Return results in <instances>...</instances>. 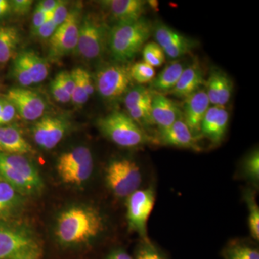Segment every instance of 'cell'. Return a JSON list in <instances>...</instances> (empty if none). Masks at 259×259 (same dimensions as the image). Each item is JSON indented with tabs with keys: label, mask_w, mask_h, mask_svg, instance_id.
<instances>
[{
	"label": "cell",
	"mask_w": 259,
	"mask_h": 259,
	"mask_svg": "<svg viewBox=\"0 0 259 259\" xmlns=\"http://www.w3.org/2000/svg\"><path fill=\"white\" fill-rule=\"evenodd\" d=\"M105 230V221L96 209L87 206L69 207L56 222V236L61 244L74 245L96 239Z\"/></svg>",
	"instance_id": "cell-1"
},
{
	"label": "cell",
	"mask_w": 259,
	"mask_h": 259,
	"mask_svg": "<svg viewBox=\"0 0 259 259\" xmlns=\"http://www.w3.org/2000/svg\"><path fill=\"white\" fill-rule=\"evenodd\" d=\"M42 245L25 223L0 221V259H38Z\"/></svg>",
	"instance_id": "cell-2"
},
{
	"label": "cell",
	"mask_w": 259,
	"mask_h": 259,
	"mask_svg": "<svg viewBox=\"0 0 259 259\" xmlns=\"http://www.w3.org/2000/svg\"><path fill=\"white\" fill-rule=\"evenodd\" d=\"M153 34V25L144 18L131 23H117L109 32L108 47L115 61L132 59Z\"/></svg>",
	"instance_id": "cell-3"
},
{
	"label": "cell",
	"mask_w": 259,
	"mask_h": 259,
	"mask_svg": "<svg viewBox=\"0 0 259 259\" xmlns=\"http://www.w3.org/2000/svg\"><path fill=\"white\" fill-rule=\"evenodd\" d=\"M97 125L103 136L121 147L136 148L158 144L157 138L150 136L123 112H114L100 117Z\"/></svg>",
	"instance_id": "cell-4"
},
{
	"label": "cell",
	"mask_w": 259,
	"mask_h": 259,
	"mask_svg": "<svg viewBox=\"0 0 259 259\" xmlns=\"http://www.w3.org/2000/svg\"><path fill=\"white\" fill-rule=\"evenodd\" d=\"M142 180L141 168L132 158L112 159L105 169V180L107 188L119 199H126L139 190Z\"/></svg>",
	"instance_id": "cell-5"
},
{
	"label": "cell",
	"mask_w": 259,
	"mask_h": 259,
	"mask_svg": "<svg viewBox=\"0 0 259 259\" xmlns=\"http://www.w3.org/2000/svg\"><path fill=\"white\" fill-rule=\"evenodd\" d=\"M56 171L66 185H81L88 182L94 171V160L90 148L78 146L59 156Z\"/></svg>",
	"instance_id": "cell-6"
},
{
	"label": "cell",
	"mask_w": 259,
	"mask_h": 259,
	"mask_svg": "<svg viewBox=\"0 0 259 259\" xmlns=\"http://www.w3.org/2000/svg\"><path fill=\"white\" fill-rule=\"evenodd\" d=\"M109 32L106 24L96 14H88L80 23L77 49L87 60L101 58L108 45Z\"/></svg>",
	"instance_id": "cell-7"
},
{
	"label": "cell",
	"mask_w": 259,
	"mask_h": 259,
	"mask_svg": "<svg viewBox=\"0 0 259 259\" xmlns=\"http://www.w3.org/2000/svg\"><path fill=\"white\" fill-rule=\"evenodd\" d=\"M125 199L129 231L138 233L143 241H149L147 224L156 200L154 187L151 186L144 190H138Z\"/></svg>",
	"instance_id": "cell-8"
},
{
	"label": "cell",
	"mask_w": 259,
	"mask_h": 259,
	"mask_svg": "<svg viewBox=\"0 0 259 259\" xmlns=\"http://www.w3.org/2000/svg\"><path fill=\"white\" fill-rule=\"evenodd\" d=\"M95 83L97 91L104 99L119 98L127 93L132 86L130 67L120 64L102 66L97 71Z\"/></svg>",
	"instance_id": "cell-9"
},
{
	"label": "cell",
	"mask_w": 259,
	"mask_h": 259,
	"mask_svg": "<svg viewBox=\"0 0 259 259\" xmlns=\"http://www.w3.org/2000/svg\"><path fill=\"white\" fill-rule=\"evenodd\" d=\"M80 12L71 10L64 23L58 27L49 39V58L57 61L74 51L77 47L80 26Z\"/></svg>",
	"instance_id": "cell-10"
},
{
	"label": "cell",
	"mask_w": 259,
	"mask_h": 259,
	"mask_svg": "<svg viewBox=\"0 0 259 259\" xmlns=\"http://www.w3.org/2000/svg\"><path fill=\"white\" fill-rule=\"evenodd\" d=\"M153 34L168 59H180L190 53L196 45L193 40L165 23H157L153 25Z\"/></svg>",
	"instance_id": "cell-11"
},
{
	"label": "cell",
	"mask_w": 259,
	"mask_h": 259,
	"mask_svg": "<svg viewBox=\"0 0 259 259\" xmlns=\"http://www.w3.org/2000/svg\"><path fill=\"white\" fill-rule=\"evenodd\" d=\"M69 128V123L66 119L56 116H44L32 127V138L42 149L51 150L64 139Z\"/></svg>",
	"instance_id": "cell-12"
},
{
	"label": "cell",
	"mask_w": 259,
	"mask_h": 259,
	"mask_svg": "<svg viewBox=\"0 0 259 259\" xmlns=\"http://www.w3.org/2000/svg\"><path fill=\"white\" fill-rule=\"evenodd\" d=\"M5 99L11 102L22 118L28 121L39 120L44 115L47 104L38 93L26 88H13Z\"/></svg>",
	"instance_id": "cell-13"
},
{
	"label": "cell",
	"mask_w": 259,
	"mask_h": 259,
	"mask_svg": "<svg viewBox=\"0 0 259 259\" xmlns=\"http://www.w3.org/2000/svg\"><path fill=\"white\" fill-rule=\"evenodd\" d=\"M209 101L205 90H199L185 98L182 117L192 134L200 137L201 124L209 107Z\"/></svg>",
	"instance_id": "cell-14"
},
{
	"label": "cell",
	"mask_w": 259,
	"mask_h": 259,
	"mask_svg": "<svg viewBox=\"0 0 259 259\" xmlns=\"http://www.w3.org/2000/svg\"><path fill=\"white\" fill-rule=\"evenodd\" d=\"M157 140L158 144L164 146L187 148L194 151L202 150L199 144V137L192 134L182 117L171 127L158 133Z\"/></svg>",
	"instance_id": "cell-15"
},
{
	"label": "cell",
	"mask_w": 259,
	"mask_h": 259,
	"mask_svg": "<svg viewBox=\"0 0 259 259\" xmlns=\"http://www.w3.org/2000/svg\"><path fill=\"white\" fill-rule=\"evenodd\" d=\"M229 120V112L225 107H209L201 124V136L214 145L221 144L226 136Z\"/></svg>",
	"instance_id": "cell-16"
},
{
	"label": "cell",
	"mask_w": 259,
	"mask_h": 259,
	"mask_svg": "<svg viewBox=\"0 0 259 259\" xmlns=\"http://www.w3.org/2000/svg\"><path fill=\"white\" fill-rule=\"evenodd\" d=\"M151 114L153 125L158 127V133L171 127L181 117L180 106L166 95L153 93L151 105Z\"/></svg>",
	"instance_id": "cell-17"
},
{
	"label": "cell",
	"mask_w": 259,
	"mask_h": 259,
	"mask_svg": "<svg viewBox=\"0 0 259 259\" xmlns=\"http://www.w3.org/2000/svg\"><path fill=\"white\" fill-rule=\"evenodd\" d=\"M0 160L20 174L31 186L35 194L40 193L44 187V181L36 166L24 155L10 154L0 151Z\"/></svg>",
	"instance_id": "cell-18"
},
{
	"label": "cell",
	"mask_w": 259,
	"mask_h": 259,
	"mask_svg": "<svg viewBox=\"0 0 259 259\" xmlns=\"http://www.w3.org/2000/svg\"><path fill=\"white\" fill-rule=\"evenodd\" d=\"M102 4L117 23H131L142 18L147 2L143 0H107Z\"/></svg>",
	"instance_id": "cell-19"
},
{
	"label": "cell",
	"mask_w": 259,
	"mask_h": 259,
	"mask_svg": "<svg viewBox=\"0 0 259 259\" xmlns=\"http://www.w3.org/2000/svg\"><path fill=\"white\" fill-rule=\"evenodd\" d=\"M204 83L203 70L198 61H195L185 68L176 86L166 95L186 98L199 90Z\"/></svg>",
	"instance_id": "cell-20"
},
{
	"label": "cell",
	"mask_w": 259,
	"mask_h": 259,
	"mask_svg": "<svg viewBox=\"0 0 259 259\" xmlns=\"http://www.w3.org/2000/svg\"><path fill=\"white\" fill-rule=\"evenodd\" d=\"M25 199L11 185L0 181V221H13L23 210Z\"/></svg>",
	"instance_id": "cell-21"
},
{
	"label": "cell",
	"mask_w": 259,
	"mask_h": 259,
	"mask_svg": "<svg viewBox=\"0 0 259 259\" xmlns=\"http://www.w3.org/2000/svg\"><path fill=\"white\" fill-rule=\"evenodd\" d=\"M0 151L10 154L33 153L31 145L18 127L13 125L0 126Z\"/></svg>",
	"instance_id": "cell-22"
},
{
	"label": "cell",
	"mask_w": 259,
	"mask_h": 259,
	"mask_svg": "<svg viewBox=\"0 0 259 259\" xmlns=\"http://www.w3.org/2000/svg\"><path fill=\"white\" fill-rule=\"evenodd\" d=\"M186 67L183 61H174L168 63L159 74L149 83L150 90L153 93L166 95L176 86Z\"/></svg>",
	"instance_id": "cell-23"
},
{
	"label": "cell",
	"mask_w": 259,
	"mask_h": 259,
	"mask_svg": "<svg viewBox=\"0 0 259 259\" xmlns=\"http://www.w3.org/2000/svg\"><path fill=\"white\" fill-rule=\"evenodd\" d=\"M31 76L33 83L42 82L49 74V65L45 59L33 50L21 51L17 56Z\"/></svg>",
	"instance_id": "cell-24"
},
{
	"label": "cell",
	"mask_w": 259,
	"mask_h": 259,
	"mask_svg": "<svg viewBox=\"0 0 259 259\" xmlns=\"http://www.w3.org/2000/svg\"><path fill=\"white\" fill-rule=\"evenodd\" d=\"M20 41L18 29L11 25H0V64L8 62L14 56Z\"/></svg>",
	"instance_id": "cell-25"
},
{
	"label": "cell",
	"mask_w": 259,
	"mask_h": 259,
	"mask_svg": "<svg viewBox=\"0 0 259 259\" xmlns=\"http://www.w3.org/2000/svg\"><path fill=\"white\" fill-rule=\"evenodd\" d=\"M240 177L248 181L255 187L259 184V151L258 148L253 151L245 156L240 166Z\"/></svg>",
	"instance_id": "cell-26"
},
{
	"label": "cell",
	"mask_w": 259,
	"mask_h": 259,
	"mask_svg": "<svg viewBox=\"0 0 259 259\" xmlns=\"http://www.w3.org/2000/svg\"><path fill=\"white\" fill-rule=\"evenodd\" d=\"M225 259H259L258 249L239 241H232L223 251Z\"/></svg>",
	"instance_id": "cell-27"
},
{
	"label": "cell",
	"mask_w": 259,
	"mask_h": 259,
	"mask_svg": "<svg viewBox=\"0 0 259 259\" xmlns=\"http://www.w3.org/2000/svg\"><path fill=\"white\" fill-rule=\"evenodd\" d=\"M255 192L252 189H246L243 192V199L248 210V224L250 236L255 240H259V207L255 199Z\"/></svg>",
	"instance_id": "cell-28"
},
{
	"label": "cell",
	"mask_w": 259,
	"mask_h": 259,
	"mask_svg": "<svg viewBox=\"0 0 259 259\" xmlns=\"http://www.w3.org/2000/svg\"><path fill=\"white\" fill-rule=\"evenodd\" d=\"M153 92L144 86L134 87L125 94V105L127 110L139 106L151 107Z\"/></svg>",
	"instance_id": "cell-29"
},
{
	"label": "cell",
	"mask_w": 259,
	"mask_h": 259,
	"mask_svg": "<svg viewBox=\"0 0 259 259\" xmlns=\"http://www.w3.org/2000/svg\"><path fill=\"white\" fill-rule=\"evenodd\" d=\"M143 58L146 64L152 67H158L166 60V55L163 49L156 42H150L143 48Z\"/></svg>",
	"instance_id": "cell-30"
},
{
	"label": "cell",
	"mask_w": 259,
	"mask_h": 259,
	"mask_svg": "<svg viewBox=\"0 0 259 259\" xmlns=\"http://www.w3.org/2000/svg\"><path fill=\"white\" fill-rule=\"evenodd\" d=\"M130 73L132 79L140 84L151 82L156 76L154 68L144 61L133 65L130 67Z\"/></svg>",
	"instance_id": "cell-31"
},
{
	"label": "cell",
	"mask_w": 259,
	"mask_h": 259,
	"mask_svg": "<svg viewBox=\"0 0 259 259\" xmlns=\"http://www.w3.org/2000/svg\"><path fill=\"white\" fill-rule=\"evenodd\" d=\"M127 112H128L127 115L144 131H146V129L150 126L153 125L151 107H135L127 110Z\"/></svg>",
	"instance_id": "cell-32"
},
{
	"label": "cell",
	"mask_w": 259,
	"mask_h": 259,
	"mask_svg": "<svg viewBox=\"0 0 259 259\" xmlns=\"http://www.w3.org/2000/svg\"><path fill=\"white\" fill-rule=\"evenodd\" d=\"M74 79V89L71 95V101L76 106H81L88 101L90 97L86 93L81 76V68H76L71 71Z\"/></svg>",
	"instance_id": "cell-33"
},
{
	"label": "cell",
	"mask_w": 259,
	"mask_h": 259,
	"mask_svg": "<svg viewBox=\"0 0 259 259\" xmlns=\"http://www.w3.org/2000/svg\"><path fill=\"white\" fill-rule=\"evenodd\" d=\"M233 92V82L222 71H218V105L224 107L229 102Z\"/></svg>",
	"instance_id": "cell-34"
},
{
	"label": "cell",
	"mask_w": 259,
	"mask_h": 259,
	"mask_svg": "<svg viewBox=\"0 0 259 259\" xmlns=\"http://www.w3.org/2000/svg\"><path fill=\"white\" fill-rule=\"evenodd\" d=\"M136 259H166L157 247L149 241H143L136 252Z\"/></svg>",
	"instance_id": "cell-35"
},
{
	"label": "cell",
	"mask_w": 259,
	"mask_h": 259,
	"mask_svg": "<svg viewBox=\"0 0 259 259\" xmlns=\"http://www.w3.org/2000/svg\"><path fill=\"white\" fill-rule=\"evenodd\" d=\"M13 73L15 79L21 85L22 88H28L34 84L31 76L29 74L28 70L25 69L23 63L17 56L13 61Z\"/></svg>",
	"instance_id": "cell-36"
},
{
	"label": "cell",
	"mask_w": 259,
	"mask_h": 259,
	"mask_svg": "<svg viewBox=\"0 0 259 259\" xmlns=\"http://www.w3.org/2000/svg\"><path fill=\"white\" fill-rule=\"evenodd\" d=\"M205 91L208 97L209 103L213 106L218 105V71H214L209 75L208 79L205 81Z\"/></svg>",
	"instance_id": "cell-37"
},
{
	"label": "cell",
	"mask_w": 259,
	"mask_h": 259,
	"mask_svg": "<svg viewBox=\"0 0 259 259\" xmlns=\"http://www.w3.org/2000/svg\"><path fill=\"white\" fill-rule=\"evenodd\" d=\"M51 92L56 101L61 103H67L71 100V95L64 90V87L56 77L51 81Z\"/></svg>",
	"instance_id": "cell-38"
},
{
	"label": "cell",
	"mask_w": 259,
	"mask_h": 259,
	"mask_svg": "<svg viewBox=\"0 0 259 259\" xmlns=\"http://www.w3.org/2000/svg\"><path fill=\"white\" fill-rule=\"evenodd\" d=\"M69 12L68 10L67 3L64 1H59L56 9L52 13V20L56 26L59 27L64 23L67 18Z\"/></svg>",
	"instance_id": "cell-39"
},
{
	"label": "cell",
	"mask_w": 259,
	"mask_h": 259,
	"mask_svg": "<svg viewBox=\"0 0 259 259\" xmlns=\"http://www.w3.org/2000/svg\"><path fill=\"white\" fill-rule=\"evenodd\" d=\"M16 112L14 105L5 99L4 106L0 114V126L8 125L14 120Z\"/></svg>",
	"instance_id": "cell-40"
},
{
	"label": "cell",
	"mask_w": 259,
	"mask_h": 259,
	"mask_svg": "<svg viewBox=\"0 0 259 259\" xmlns=\"http://www.w3.org/2000/svg\"><path fill=\"white\" fill-rule=\"evenodd\" d=\"M57 28L58 27L56 26V24L54 23L52 19H51L41 27L32 31V33L39 38L46 40V39H50Z\"/></svg>",
	"instance_id": "cell-41"
},
{
	"label": "cell",
	"mask_w": 259,
	"mask_h": 259,
	"mask_svg": "<svg viewBox=\"0 0 259 259\" xmlns=\"http://www.w3.org/2000/svg\"><path fill=\"white\" fill-rule=\"evenodd\" d=\"M52 18V13H48L42 11L37 8H35L32 19V32L41 27Z\"/></svg>",
	"instance_id": "cell-42"
},
{
	"label": "cell",
	"mask_w": 259,
	"mask_h": 259,
	"mask_svg": "<svg viewBox=\"0 0 259 259\" xmlns=\"http://www.w3.org/2000/svg\"><path fill=\"white\" fill-rule=\"evenodd\" d=\"M12 12L18 15L28 14L31 9L33 1L31 0H13L10 1Z\"/></svg>",
	"instance_id": "cell-43"
},
{
	"label": "cell",
	"mask_w": 259,
	"mask_h": 259,
	"mask_svg": "<svg viewBox=\"0 0 259 259\" xmlns=\"http://www.w3.org/2000/svg\"><path fill=\"white\" fill-rule=\"evenodd\" d=\"M56 77L60 81L64 90L71 96L74 89V79L71 73L67 71H61L56 75Z\"/></svg>",
	"instance_id": "cell-44"
},
{
	"label": "cell",
	"mask_w": 259,
	"mask_h": 259,
	"mask_svg": "<svg viewBox=\"0 0 259 259\" xmlns=\"http://www.w3.org/2000/svg\"><path fill=\"white\" fill-rule=\"evenodd\" d=\"M81 76L87 94H88L89 97L92 96L93 95L94 91H95L93 77H92L89 71L82 69V68H81Z\"/></svg>",
	"instance_id": "cell-45"
},
{
	"label": "cell",
	"mask_w": 259,
	"mask_h": 259,
	"mask_svg": "<svg viewBox=\"0 0 259 259\" xmlns=\"http://www.w3.org/2000/svg\"><path fill=\"white\" fill-rule=\"evenodd\" d=\"M58 0H44L37 3L36 8L48 13H53L56 6L59 4Z\"/></svg>",
	"instance_id": "cell-46"
},
{
	"label": "cell",
	"mask_w": 259,
	"mask_h": 259,
	"mask_svg": "<svg viewBox=\"0 0 259 259\" xmlns=\"http://www.w3.org/2000/svg\"><path fill=\"white\" fill-rule=\"evenodd\" d=\"M11 4L8 0H0V19L6 18L11 13Z\"/></svg>",
	"instance_id": "cell-47"
},
{
	"label": "cell",
	"mask_w": 259,
	"mask_h": 259,
	"mask_svg": "<svg viewBox=\"0 0 259 259\" xmlns=\"http://www.w3.org/2000/svg\"><path fill=\"white\" fill-rule=\"evenodd\" d=\"M107 259H133V258L125 250L118 249L112 252V253L108 255Z\"/></svg>",
	"instance_id": "cell-48"
},
{
	"label": "cell",
	"mask_w": 259,
	"mask_h": 259,
	"mask_svg": "<svg viewBox=\"0 0 259 259\" xmlns=\"http://www.w3.org/2000/svg\"><path fill=\"white\" fill-rule=\"evenodd\" d=\"M5 100V98H0V114L3 110V106H4Z\"/></svg>",
	"instance_id": "cell-49"
},
{
	"label": "cell",
	"mask_w": 259,
	"mask_h": 259,
	"mask_svg": "<svg viewBox=\"0 0 259 259\" xmlns=\"http://www.w3.org/2000/svg\"><path fill=\"white\" fill-rule=\"evenodd\" d=\"M21 259H31V258H21Z\"/></svg>",
	"instance_id": "cell-50"
}]
</instances>
